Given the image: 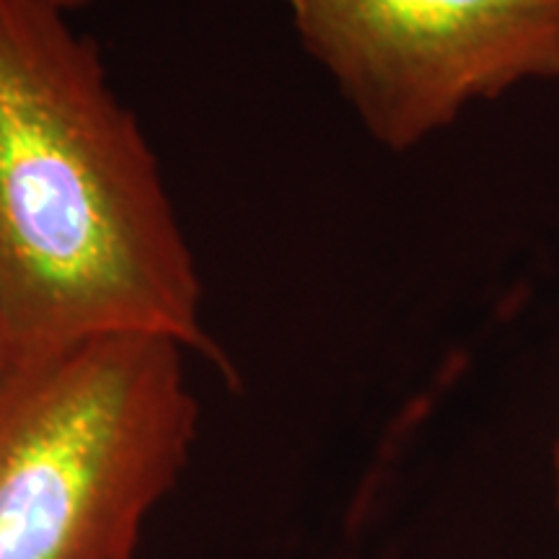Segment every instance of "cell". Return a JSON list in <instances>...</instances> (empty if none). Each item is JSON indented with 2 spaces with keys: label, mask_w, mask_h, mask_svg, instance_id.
Here are the masks:
<instances>
[{
  "label": "cell",
  "mask_w": 559,
  "mask_h": 559,
  "mask_svg": "<svg viewBox=\"0 0 559 559\" xmlns=\"http://www.w3.org/2000/svg\"><path fill=\"white\" fill-rule=\"evenodd\" d=\"M551 464H555V500H557V508H559V436H557V443H555V453H551Z\"/></svg>",
  "instance_id": "obj_5"
},
{
  "label": "cell",
  "mask_w": 559,
  "mask_h": 559,
  "mask_svg": "<svg viewBox=\"0 0 559 559\" xmlns=\"http://www.w3.org/2000/svg\"><path fill=\"white\" fill-rule=\"evenodd\" d=\"M55 0H0V306L19 360L160 337L230 373L132 109Z\"/></svg>",
  "instance_id": "obj_1"
},
{
  "label": "cell",
  "mask_w": 559,
  "mask_h": 559,
  "mask_svg": "<svg viewBox=\"0 0 559 559\" xmlns=\"http://www.w3.org/2000/svg\"><path fill=\"white\" fill-rule=\"evenodd\" d=\"M55 3L66 5V9H68V11H75V9H81V5H86V3H91V0H55Z\"/></svg>",
  "instance_id": "obj_6"
},
{
  "label": "cell",
  "mask_w": 559,
  "mask_h": 559,
  "mask_svg": "<svg viewBox=\"0 0 559 559\" xmlns=\"http://www.w3.org/2000/svg\"><path fill=\"white\" fill-rule=\"evenodd\" d=\"M368 135L409 151L469 104L559 79V0H283Z\"/></svg>",
  "instance_id": "obj_3"
},
{
  "label": "cell",
  "mask_w": 559,
  "mask_h": 559,
  "mask_svg": "<svg viewBox=\"0 0 559 559\" xmlns=\"http://www.w3.org/2000/svg\"><path fill=\"white\" fill-rule=\"evenodd\" d=\"M16 362H19L16 347H13L9 324H5L3 306H0V389H3L5 381L11 379V373H13V368H16Z\"/></svg>",
  "instance_id": "obj_4"
},
{
  "label": "cell",
  "mask_w": 559,
  "mask_h": 559,
  "mask_svg": "<svg viewBox=\"0 0 559 559\" xmlns=\"http://www.w3.org/2000/svg\"><path fill=\"white\" fill-rule=\"evenodd\" d=\"M185 355L128 334L16 362L0 389V559H138L198 438Z\"/></svg>",
  "instance_id": "obj_2"
}]
</instances>
